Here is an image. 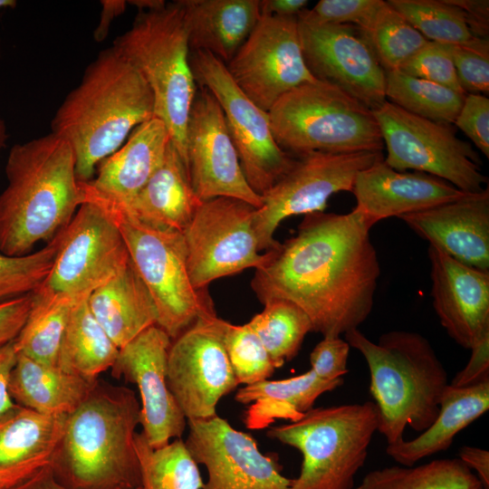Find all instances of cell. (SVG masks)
Masks as SVG:
<instances>
[{
	"instance_id": "obj_1",
	"label": "cell",
	"mask_w": 489,
	"mask_h": 489,
	"mask_svg": "<svg viewBox=\"0 0 489 489\" xmlns=\"http://www.w3.org/2000/svg\"><path fill=\"white\" fill-rule=\"evenodd\" d=\"M369 230L353 209L304 215L293 237L266 252L252 290L262 304L294 303L323 337L359 329L372 311L380 274Z\"/></svg>"
},
{
	"instance_id": "obj_2",
	"label": "cell",
	"mask_w": 489,
	"mask_h": 489,
	"mask_svg": "<svg viewBox=\"0 0 489 489\" xmlns=\"http://www.w3.org/2000/svg\"><path fill=\"white\" fill-rule=\"evenodd\" d=\"M154 116L152 91L136 68L113 46L85 69L79 85L52 120V133L72 149L76 176L91 181L101 161L130 132Z\"/></svg>"
},
{
	"instance_id": "obj_3",
	"label": "cell",
	"mask_w": 489,
	"mask_h": 489,
	"mask_svg": "<svg viewBox=\"0 0 489 489\" xmlns=\"http://www.w3.org/2000/svg\"><path fill=\"white\" fill-rule=\"evenodd\" d=\"M7 186L0 194V252L32 253L64 229L84 202L68 142L53 133L15 144L9 151Z\"/></svg>"
},
{
	"instance_id": "obj_4",
	"label": "cell",
	"mask_w": 489,
	"mask_h": 489,
	"mask_svg": "<svg viewBox=\"0 0 489 489\" xmlns=\"http://www.w3.org/2000/svg\"><path fill=\"white\" fill-rule=\"evenodd\" d=\"M140 403L133 390L98 381L66 420L51 466L68 489H136L141 475L135 449Z\"/></svg>"
},
{
	"instance_id": "obj_5",
	"label": "cell",
	"mask_w": 489,
	"mask_h": 489,
	"mask_svg": "<svg viewBox=\"0 0 489 489\" xmlns=\"http://www.w3.org/2000/svg\"><path fill=\"white\" fill-rule=\"evenodd\" d=\"M364 357L369 391L379 412L378 432L388 445L404 440L405 429L426 430L436 419L448 383L446 370L430 342L408 331H390L377 342L359 329L345 334Z\"/></svg>"
},
{
	"instance_id": "obj_6",
	"label": "cell",
	"mask_w": 489,
	"mask_h": 489,
	"mask_svg": "<svg viewBox=\"0 0 489 489\" xmlns=\"http://www.w3.org/2000/svg\"><path fill=\"white\" fill-rule=\"evenodd\" d=\"M112 46L149 86L154 116L165 123L186 162V130L197 88L179 1L157 10L139 11L131 27L117 37Z\"/></svg>"
},
{
	"instance_id": "obj_7",
	"label": "cell",
	"mask_w": 489,
	"mask_h": 489,
	"mask_svg": "<svg viewBox=\"0 0 489 489\" xmlns=\"http://www.w3.org/2000/svg\"><path fill=\"white\" fill-rule=\"evenodd\" d=\"M268 115L276 143L293 157L384 149L373 111L338 87L318 80L285 93Z\"/></svg>"
},
{
	"instance_id": "obj_8",
	"label": "cell",
	"mask_w": 489,
	"mask_h": 489,
	"mask_svg": "<svg viewBox=\"0 0 489 489\" xmlns=\"http://www.w3.org/2000/svg\"><path fill=\"white\" fill-rule=\"evenodd\" d=\"M378 426L377 407L366 401L312 408L266 434L302 454L301 471L290 489H354Z\"/></svg>"
},
{
	"instance_id": "obj_9",
	"label": "cell",
	"mask_w": 489,
	"mask_h": 489,
	"mask_svg": "<svg viewBox=\"0 0 489 489\" xmlns=\"http://www.w3.org/2000/svg\"><path fill=\"white\" fill-rule=\"evenodd\" d=\"M105 205L110 207L129 258L152 298L158 327L173 340L201 315L216 313L207 289L197 290L191 283L183 233L149 226Z\"/></svg>"
},
{
	"instance_id": "obj_10",
	"label": "cell",
	"mask_w": 489,
	"mask_h": 489,
	"mask_svg": "<svg viewBox=\"0 0 489 489\" xmlns=\"http://www.w3.org/2000/svg\"><path fill=\"white\" fill-rule=\"evenodd\" d=\"M372 111L388 166L435 176L465 193L484 189L488 178L481 170V158L469 142L456 136L453 125L418 117L388 101Z\"/></svg>"
},
{
	"instance_id": "obj_11",
	"label": "cell",
	"mask_w": 489,
	"mask_h": 489,
	"mask_svg": "<svg viewBox=\"0 0 489 489\" xmlns=\"http://www.w3.org/2000/svg\"><path fill=\"white\" fill-rule=\"evenodd\" d=\"M129 260L110 207L101 201L86 198L61 231L53 266L32 294L75 301L87 298L113 278Z\"/></svg>"
},
{
	"instance_id": "obj_12",
	"label": "cell",
	"mask_w": 489,
	"mask_h": 489,
	"mask_svg": "<svg viewBox=\"0 0 489 489\" xmlns=\"http://www.w3.org/2000/svg\"><path fill=\"white\" fill-rule=\"evenodd\" d=\"M189 61L197 85L210 91L221 107L249 186L264 196L291 168L295 157L276 143L268 112L236 85L225 63L204 51H190Z\"/></svg>"
},
{
	"instance_id": "obj_13",
	"label": "cell",
	"mask_w": 489,
	"mask_h": 489,
	"mask_svg": "<svg viewBox=\"0 0 489 489\" xmlns=\"http://www.w3.org/2000/svg\"><path fill=\"white\" fill-rule=\"evenodd\" d=\"M382 152H310L295 157L291 168L264 195L256 208L254 228L261 251L276 248L278 225L285 218L324 212L329 198L340 191H352L357 175L376 161Z\"/></svg>"
},
{
	"instance_id": "obj_14",
	"label": "cell",
	"mask_w": 489,
	"mask_h": 489,
	"mask_svg": "<svg viewBox=\"0 0 489 489\" xmlns=\"http://www.w3.org/2000/svg\"><path fill=\"white\" fill-rule=\"evenodd\" d=\"M256 207L233 197L202 201L183 232L188 274L193 286L206 290L215 280L267 259L261 254L254 228Z\"/></svg>"
},
{
	"instance_id": "obj_15",
	"label": "cell",
	"mask_w": 489,
	"mask_h": 489,
	"mask_svg": "<svg viewBox=\"0 0 489 489\" xmlns=\"http://www.w3.org/2000/svg\"><path fill=\"white\" fill-rule=\"evenodd\" d=\"M225 321L201 315L169 347L168 385L187 421L215 417L219 400L238 386L225 347Z\"/></svg>"
},
{
	"instance_id": "obj_16",
	"label": "cell",
	"mask_w": 489,
	"mask_h": 489,
	"mask_svg": "<svg viewBox=\"0 0 489 489\" xmlns=\"http://www.w3.org/2000/svg\"><path fill=\"white\" fill-rule=\"evenodd\" d=\"M225 65L243 92L267 112L285 93L316 80L302 56L297 17L261 14Z\"/></svg>"
},
{
	"instance_id": "obj_17",
	"label": "cell",
	"mask_w": 489,
	"mask_h": 489,
	"mask_svg": "<svg viewBox=\"0 0 489 489\" xmlns=\"http://www.w3.org/2000/svg\"><path fill=\"white\" fill-rule=\"evenodd\" d=\"M297 20L302 56L316 80L338 87L371 110L387 101L386 72L360 28Z\"/></svg>"
},
{
	"instance_id": "obj_18",
	"label": "cell",
	"mask_w": 489,
	"mask_h": 489,
	"mask_svg": "<svg viewBox=\"0 0 489 489\" xmlns=\"http://www.w3.org/2000/svg\"><path fill=\"white\" fill-rule=\"evenodd\" d=\"M186 164L200 201L225 197L244 200L256 208L263 198L249 186L216 98L198 87L186 130Z\"/></svg>"
},
{
	"instance_id": "obj_19",
	"label": "cell",
	"mask_w": 489,
	"mask_h": 489,
	"mask_svg": "<svg viewBox=\"0 0 489 489\" xmlns=\"http://www.w3.org/2000/svg\"><path fill=\"white\" fill-rule=\"evenodd\" d=\"M185 441L192 458L207 472L202 489H290L275 454H263L256 440L219 416L187 420Z\"/></svg>"
},
{
	"instance_id": "obj_20",
	"label": "cell",
	"mask_w": 489,
	"mask_h": 489,
	"mask_svg": "<svg viewBox=\"0 0 489 489\" xmlns=\"http://www.w3.org/2000/svg\"><path fill=\"white\" fill-rule=\"evenodd\" d=\"M172 340L153 325L120 349L111 367L116 379L137 386L141 433L154 448L181 438L187 421L168 385V356Z\"/></svg>"
},
{
	"instance_id": "obj_21",
	"label": "cell",
	"mask_w": 489,
	"mask_h": 489,
	"mask_svg": "<svg viewBox=\"0 0 489 489\" xmlns=\"http://www.w3.org/2000/svg\"><path fill=\"white\" fill-rule=\"evenodd\" d=\"M433 306L441 325L470 350L489 336V272L466 265L428 246Z\"/></svg>"
},
{
	"instance_id": "obj_22",
	"label": "cell",
	"mask_w": 489,
	"mask_h": 489,
	"mask_svg": "<svg viewBox=\"0 0 489 489\" xmlns=\"http://www.w3.org/2000/svg\"><path fill=\"white\" fill-rule=\"evenodd\" d=\"M351 193L356 198L353 210L369 228L382 219L399 218L466 194L435 176L394 169L384 158L357 175Z\"/></svg>"
},
{
	"instance_id": "obj_23",
	"label": "cell",
	"mask_w": 489,
	"mask_h": 489,
	"mask_svg": "<svg viewBox=\"0 0 489 489\" xmlns=\"http://www.w3.org/2000/svg\"><path fill=\"white\" fill-rule=\"evenodd\" d=\"M418 236L466 265L489 272V190L399 217Z\"/></svg>"
},
{
	"instance_id": "obj_24",
	"label": "cell",
	"mask_w": 489,
	"mask_h": 489,
	"mask_svg": "<svg viewBox=\"0 0 489 489\" xmlns=\"http://www.w3.org/2000/svg\"><path fill=\"white\" fill-rule=\"evenodd\" d=\"M170 141L167 126L157 117L137 126L119 149L99 163L97 176L82 182L84 200L125 207L160 166Z\"/></svg>"
},
{
	"instance_id": "obj_25",
	"label": "cell",
	"mask_w": 489,
	"mask_h": 489,
	"mask_svg": "<svg viewBox=\"0 0 489 489\" xmlns=\"http://www.w3.org/2000/svg\"><path fill=\"white\" fill-rule=\"evenodd\" d=\"M67 415H45L17 404L0 418V489H12L51 467Z\"/></svg>"
},
{
	"instance_id": "obj_26",
	"label": "cell",
	"mask_w": 489,
	"mask_h": 489,
	"mask_svg": "<svg viewBox=\"0 0 489 489\" xmlns=\"http://www.w3.org/2000/svg\"><path fill=\"white\" fill-rule=\"evenodd\" d=\"M201 202L171 140L158 169L129 204L119 209L149 226L183 233Z\"/></svg>"
},
{
	"instance_id": "obj_27",
	"label": "cell",
	"mask_w": 489,
	"mask_h": 489,
	"mask_svg": "<svg viewBox=\"0 0 489 489\" xmlns=\"http://www.w3.org/2000/svg\"><path fill=\"white\" fill-rule=\"evenodd\" d=\"M190 51L209 53L227 63L261 17L259 0H179Z\"/></svg>"
},
{
	"instance_id": "obj_28",
	"label": "cell",
	"mask_w": 489,
	"mask_h": 489,
	"mask_svg": "<svg viewBox=\"0 0 489 489\" xmlns=\"http://www.w3.org/2000/svg\"><path fill=\"white\" fill-rule=\"evenodd\" d=\"M489 409V379L466 387L447 385L433 423L411 440L388 445L387 455L397 463L412 466L434 454L446 451L455 436Z\"/></svg>"
},
{
	"instance_id": "obj_29",
	"label": "cell",
	"mask_w": 489,
	"mask_h": 489,
	"mask_svg": "<svg viewBox=\"0 0 489 489\" xmlns=\"http://www.w3.org/2000/svg\"><path fill=\"white\" fill-rule=\"evenodd\" d=\"M88 305L119 349L157 324L154 302L131 260L89 295Z\"/></svg>"
},
{
	"instance_id": "obj_30",
	"label": "cell",
	"mask_w": 489,
	"mask_h": 489,
	"mask_svg": "<svg viewBox=\"0 0 489 489\" xmlns=\"http://www.w3.org/2000/svg\"><path fill=\"white\" fill-rule=\"evenodd\" d=\"M343 384V379L328 381L312 369L289 379L262 380L239 388L235 401L246 406L244 423L248 429L269 427L276 419L294 422L313 408L317 398Z\"/></svg>"
},
{
	"instance_id": "obj_31",
	"label": "cell",
	"mask_w": 489,
	"mask_h": 489,
	"mask_svg": "<svg viewBox=\"0 0 489 489\" xmlns=\"http://www.w3.org/2000/svg\"><path fill=\"white\" fill-rule=\"evenodd\" d=\"M98 380H89L17 352L9 379L13 401L35 412L69 415L90 395Z\"/></svg>"
},
{
	"instance_id": "obj_32",
	"label": "cell",
	"mask_w": 489,
	"mask_h": 489,
	"mask_svg": "<svg viewBox=\"0 0 489 489\" xmlns=\"http://www.w3.org/2000/svg\"><path fill=\"white\" fill-rule=\"evenodd\" d=\"M120 349L97 321L88 297L73 305L60 344L57 367L89 380L111 369Z\"/></svg>"
},
{
	"instance_id": "obj_33",
	"label": "cell",
	"mask_w": 489,
	"mask_h": 489,
	"mask_svg": "<svg viewBox=\"0 0 489 489\" xmlns=\"http://www.w3.org/2000/svg\"><path fill=\"white\" fill-rule=\"evenodd\" d=\"M354 489H484L458 458L436 459L412 466H388L369 472Z\"/></svg>"
},
{
	"instance_id": "obj_34",
	"label": "cell",
	"mask_w": 489,
	"mask_h": 489,
	"mask_svg": "<svg viewBox=\"0 0 489 489\" xmlns=\"http://www.w3.org/2000/svg\"><path fill=\"white\" fill-rule=\"evenodd\" d=\"M142 489H202L204 481L198 465L192 458L182 438L154 448L143 434L136 433Z\"/></svg>"
},
{
	"instance_id": "obj_35",
	"label": "cell",
	"mask_w": 489,
	"mask_h": 489,
	"mask_svg": "<svg viewBox=\"0 0 489 489\" xmlns=\"http://www.w3.org/2000/svg\"><path fill=\"white\" fill-rule=\"evenodd\" d=\"M32 298L27 320L14 340L16 350L38 362L57 366L62 338L72 309L78 301L62 296L38 297L33 294Z\"/></svg>"
},
{
	"instance_id": "obj_36",
	"label": "cell",
	"mask_w": 489,
	"mask_h": 489,
	"mask_svg": "<svg viewBox=\"0 0 489 489\" xmlns=\"http://www.w3.org/2000/svg\"><path fill=\"white\" fill-rule=\"evenodd\" d=\"M264 306L247 323L278 369L298 354L312 325L307 314L289 301L272 299Z\"/></svg>"
},
{
	"instance_id": "obj_37",
	"label": "cell",
	"mask_w": 489,
	"mask_h": 489,
	"mask_svg": "<svg viewBox=\"0 0 489 489\" xmlns=\"http://www.w3.org/2000/svg\"><path fill=\"white\" fill-rule=\"evenodd\" d=\"M465 95L398 70L386 72L387 101L432 121L454 125Z\"/></svg>"
},
{
	"instance_id": "obj_38",
	"label": "cell",
	"mask_w": 489,
	"mask_h": 489,
	"mask_svg": "<svg viewBox=\"0 0 489 489\" xmlns=\"http://www.w3.org/2000/svg\"><path fill=\"white\" fill-rule=\"evenodd\" d=\"M360 30L385 72L398 70L428 42L383 0L369 24Z\"/></svg>"
},
{
	"instance_id": "obj_39",
	"label": "cell",
	"mask_w": 489,
	"mask_h": 489,
	"mask_svg": "<svg viewBox=\"0 0 489 489\" xmlns=\"http://www.w3.org/2000/svg\"><path fill=\"white\" fill-rule=\"evenodd\" d=\"M428 41L464 43L475 37L464 11L451 0H388Z\"/></svg>"
},
{
	"instance_id": "obj_40",
	"label": "cell",
	"mask_w": 489,
	"mask_h": 489,
	"mask_svg": "<svg viewBox=\"0 0 489 489\" xmlns=\"http://www.w3.org/2000/svg\"><path fill=\"white\" fill-rule=\"evenodd\" d=\"M61 232L43 248L22 256L0 252V302L33 293L47 277L59 247Z\"/></svg>"
},
{
	"instance_id": "obj_41",
	"label": "cell",
	"mask_w": 489,
	"mask_h": 489,
	"mask_svg": "<svg viewBox=\"0 0 489 489\" xmlns=\"http://www.w3.org/2000/svg\"><path fill=\"white\" fill-rule=\"evenodd\" d=\"M224 341L238 385L268 379L275 371L267 350L248 323L225 321Z\"/></svg>"
},
{
	"instance_id": "obj_42",
	"label": "cell",
	"mask_w": 489,
	"mask_h": 489,
	"mask_svg": "<svg viewBox=\"0 0 489 489\" xmlns=\"http://www.w3.org/2000/svg\"><path fill=\"white\" fill-rule=\"evenodd\" d=\"M465 94L489 93V40L473 37L464 43H444Z\"/></svg>"
},
{
	"instance_id": "obj_43",
	"label": "cell",
	"mask_w": 489,
	"mask_h": 489,
	"mask_svg": "<svg viewBox=\"0 0 489 489\" xmlns=\"http://www.w3.org/2000/svg\"><path fill=\"white\" fill-rule=\"evenodd\" d=\"M398 71L465 93L459 84L453 61L444 43L428 41Z\"/></svg>"
},
{
	"instance_id": "obj_44",
	"label": "cell",
	"mask_w": 489,
	"mask_h": 489,
	"mask_svg": "<svg viewBox=\"0 0 489 489\" xmlns=\"http://www.w3.org/2000/svg\"><path fill=\"white\" fill-rule=\"evenodd\" d=\"M382 0H321L312 9H304L297 17L327 24H352L364 28Z\"/></svg>"
},
{
	"instance_id": "obj_45",
	"label": "cell",
	"mask_w": 489,
	"mask_h": 489,
	"mask_svg": "<svg viewBox=\"0 0 489 489\" xmlns=\"http://www.w3.org/2000/svg\"><path fill=\"white\" fill-rule=\"evenodd\" d=\"M486 157H489V99L483 94H466L454 122Z\"/></svg>"
},
{
	"instance_id": "obj_46",
	"label": "cell",
	"mask_w": 489,
	"mask_h": 489,
	"mask_svg": "<svg viewBox=\"0 0 489 489\" xmlns=\"http://www.w3.org/2000/svg\"><path fill=\"white\" fill-rule=\"evenodd\" d=\"M350 346L340 337H323L310 354L311 369L320 379L333 381L348 373Z\"/></svg>"
},
{
	"instance_id": "obj_47",
	"label": "cell",
	"mask_w": 489,
	"mask_h": 489,
	"mask_svg": "<svg viewBox=\"0 0 489 489\" xmlns=\"http://www.w3.org/2000/svg\"><path fill=\"white\" fill-rule=\"evenodd\" d=\"M32 293L0 302V346L14 340L32 307Z\"/></svg>"
},
{
	"instance_id": "obj_48",
	"label": "cell",
	"mask_w": 489,
	"mask_h": 489,
	"mask_svg": "<svg viewBox=\"0 0 489 489\" xmlns=\"http://www.w3.org/2000/svg\"><path fill=\"white\" fill-rule=\"evenodd\" d=\"M471 357L449 385L466 387L489 379V336L484 337L471 349Z\"/></svg>"
},
{
	"instance_id": "obj_49",
	"label": "cell",
	"mask_w": 489,
	"mask_h": 489,
	"mask_svg": "<svg viewBox=\"0 0 489 489\" xmlns=\"http://www.w3.org/2000/svg\"><path fill=\"white\" fill-rule=\"evenodd\" d=\"M465 13L472 34L488 38L489 2L487 0H451Z\"/></svg>"
},
{
	"instance_id": "obj_50",
	"label": "cell",
	"mask_w": 489,
	"mask_h": 489,
	"mask_svg": "<svg viewBox=\"0 0 489 489\" xmlns=\"http://www.w3.org/2000/svg\"><path fill=\"white\" fill-rule=\"evenodd\" d=\"M17 359L14 340L0 346V418L8 412L14 402L9 394V379Z\"/></svg>"
},
{
	"instance_id": "obj_51",
	"label": "cell",
	"mask_w": 489,
	"mask_h": 489,
	"mask_svg": "<svg viewBox=\"0 0 489 489\" xmlns=\"http://www.w3.org/2000/svg\"><path fill=\"white\" fill-rule=\"evenodd\" d=\"M458 459L476 475L484 489H489V452L480 447L464 446Z\"/></svg>"
},
{
	"instance_id": "obj_52",
	"label": "cell",
	"mask_w": 489,
	"mask_h": 489,
	"mask_svg": "<svg viewBox=\"0 0 489 489\" xmlns=\"http://www.w3.org/2000/svg\"><path fill=\"white\" fill-rule=\"evenodd\" d=\"M306 0H262L261 14L278 17H297L308 5Z\"/></svg>"
},
{
	"instance_id": "obj_53",
	"label": "cell",
	"mask_w": 489,
	"mask_h": 489,
	"mask_svg": "<svg viewBox=\"0 0 489 489\" xmlns=\"http://www.w3.org/2000/svg\"><path fill=\"white\" fill-rule=\"evenodd\" d=\"M101 3V21L94 31V39L97 42H102L106 38L111 22L125 11L128 5V1L124 0H102Z\"/></svg>"
},
{
	"instance_id": "obj_54",
	"label": "cell",
	"mask_w": 489,
	"mask_h": 489,
	"mask_svg": "<svg viewBox=\"0 0 489 489\" xmlns=\"http://www.w3.org/2000/svg\"><path fill=\"white\" fill-rule=\"evenodd\" d=\"M12 489H68L59 484L53 477L51 467L38 474ZM136 489H142L141 486Z\"/></svg>"
},
{
	"instance_id": "obj_55",
	"label": "cell",
	"mask_w": 489,
	"mask_h": 489,
	"mask_svg": "<svg viewBox=\"0 0 489 489\" xmlns=\"http://www.w3.org/2000/svg\"><path fill=\"white\" fill-rule=\"evenodd\" d=\"M128 4L137 6L139 11L157 10L167 5L163 0H132L128 1Z\"/></svg>"
},
{
	"instance_id": "obj_56",
	"label": "cell",
	"mask_w": 489,
	"mask_h": 489,
	"mask_svg": "<svg viewBox=\"0 0 489 489\" xmlns=\"http://www.w3.org/2000/svg\"><path fill=\"white\" fill-rule=\"evenodd\" d=\"M6 139V127L4 120L0 118V150L5 147Z\"/></svg>"
},
{
	"instance_id": "obj_57",
	"label": "cell",
	"mask_w": 489,
	"mask_h": 489,
	"mask_svg": "<svg viewBox=\"0 0 489 489\" xmlns=\"http://www.w3.org/2000/svg\"><path fill=\"white\" fill-rule=\"evenodd\" d=\"M17 3L14 0H0V10L5 8H14ZM1 55V48H0Z\"/></svg>"
}]
</instances>
